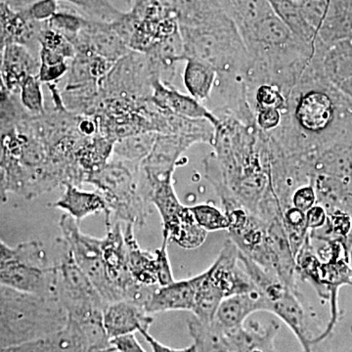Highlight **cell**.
Listing matches in <instances>:
<instances>
[{
  "instance_id": "obj_1",
  "label": "cell",
  "mask_w": 352,
  "mask_h": 352,
  "mask_svg": "<svg viewBox=\"0 0 352 352\" xmlns=\"http://www.w3.org/2000/svg\"><path fill=\"white\" fill-rule=\"evenodd\" d=\"M66 323V311L55 296L0 286V349L48 337Z\"/></svg>"
},
{
  "instance_id": "obj_2",
  "label": "cell",
  "mask_w": 352,
  "mask_h": 352,
  "mask_svg": "<svg viewBox=\"0 0 352 352\" xmlns=\"http://www.w3.org/2000/svg\"><path fill=\"white\" fill-rule=\"evenodd\" d=\"M183 62L196 59L212 65L221 75H247L251 57L237 25L224 12L193 27L179 25Z\"/></svg>"
},
{
  "instance_id": "obj_3",
  "label": "cell",
  "mask_w": 352,
  "mask_h": 352,
  "mask_svg": "<svg viewBox=\"0 0 352 352\" xmlns=\"http://www.w3.org/2000/svg\"><path fill=\"white\" fill-rule=\"evenodd\" d=\"M140 164L112 159L105 166L88 176L87 182L94 185L107 205L105 217L116 221L143 226L151 212L140 180Z\"/></svg>"
},
{
  "instance_id": "obj_4",
  "label": "cell",
  "mask_w": 352,
  "mask_h": 352,
  "mask_svg": "<svg viewBox=\"0 0 352 352\" xmlns=\"http://www.w3.org/2000/svg\"><path fill=\"white\" fill-rule=\"evenodd\" d=\"M59 227L62 247L94 284L104 302L108 305L122 300L109 279L102 254L101 239L82 233L78 222L67 214L60 219Z\"/></svg>"
},
{
  "instance_id": "obj_5",
  "label": "cell",
  "mask_w": 352,
  "mask_h": 352,
  "mask_svg": "<svg viewBox=\"0 0 352 352\" xmlns=\"http://www.w3.org/2000/svg\"><path fill=\"white\" fill-rule=\"evenodd\" d=\"M163 222V233L170 241L184 250H195L205 243L208 232L204 230L189 207L180 203L173 182L160 183L150 197Z\"/></svg>"
},
{
  "instance_id": "obj_6",
  "label": "cell",
  "mask_w": 352,
  "mask_h": 352,
  "mask_svg": "<svg viewBox=\"0 0 352 352\" xmlns=\"http://www.w3.org/2000/svg\"><path fill=\"white\" fill-rule=\"evenodd\" d=\"M64 251L61 261L56 264L55 296L66 311L67 318H80L103 311L107 303L69 252Z\"/></svg>"
},
{
  "instance_id": "obj_7",
  "label": "cell",
  "mask_w": 352,
  "mask_h": 352,
  "mask_svg": "<svg viewBox=\"0 0 352 352\" xmlns=\"http://www.w3.org/2000/svg\"><path fill=\"white\" fill-rule=\"evenodd\" d=\"M155 80L144 53L131 50L113 65L100 83L104 96L132 100H149Z\"/></svg>"
},
{
  "instance_id": "obj_8",
  "label": "cell",
  "mask_w": 352,
  "mask_h": 352,
  "mask_svg": "<svg viewBox=\"0 0 352 352\" xmlns=\"http://www.w3.org/2000/svg\"><path fill=\"white\" fill-rule=\"evenodd\" d=\"M197 143L200 140L192 136L157 134L151 152L140 164L141 179L148 195L153 185L173 179L178 160Z\"/></svg>"
},
{
  "instance_id": "obj_9",
  "label": "cell",
  "mask_w": 352,
  "mask_h": 352,
  "mask_svg": "<svg viewBox=\"0 0 352 352\" xmlns=\"http://www.w3.org/2000/svg\"><path fill=\"white\" fill-rule=\"evenodd\" d=\"M208 270L224 298L256 289L241 263L238 248L230 238L226 241L219 258Z\"/></svg>"
},
{
  "instance_id": "obj_10",
  "label": "cell",
  "mask_w": 352,
  "mask_h": 352,
  "mask_svg": "<svg viewBox=\"0 0 352 352\" xmlns=\"http://www.w3.org/2000/svg\"><path fill=\"white\" fill-rule=\"evenodd\" d=\"M76 50H89L115 64L131 51L109 23L88 19L73 43Z\"/></svg>"
},
{
  "instance_id": "obj_11",
  "label": "cell",
  "mask_w": 352,
  "mask_h": 352,
  "mask_svg": "<svg viewBox=\"0 0 352 352\" xmlns=\"http://www.w3.org/2000/svg\"><path fill=\"white\" fill-rule=\"evenodd\" d=\"M102 317L110 339L140 332L141 330L149 331L154 321L144 307L129 300L108 303L102 311Z\"/></svg>"
},
{
  "instance_id": "obj_12",
  "label": "cell",
  "mask_w": 352,
  "mask_h": 352,
  "mask_svg": "<svg viewBox=\"0 0 352 352\" xmlns=\"http://www.w3.org/2000/svg\"><path fill=\"white\" fill-rule=\"evenodd\" d=\"M151 101L161 110L178 117L206 120L214 127L219 126L220 122L219 118L210 112L201 102L182 94L173 87L164 85L159 80H153Z\"/></svg>"
},
{
  "instance_id": "obj_13",
  "label": "cell",
  "mask_w": 352,
  "mask_h": 352,
  "mask_svg": "<svg viewBox=\"0 0 352 352\" xmlns=\"http://www.w3.org/2000/svg\"><path fill=\"white\" fill-rule=\"evenodd\" d=\"M39 56L19 43H9L4 47L0 60V73L6 89L18 95L21 85L30 76H38Z\"/></svg>"
},
{
  "instance_id": "obj_14",
  "label": "cell",
  "mask_w": 352,
  "mask_h": 352,
  "mask_svg": "<svg viewBox=\"0 0 352 352\" xmlns=\"http://www.w3.org/2000/svg\"><path fill=\"white\" fill-rule=\"evenodd\" d=\"M267 312V302L258 289L224 298L217 308L212 324L221 332H230L243 327L254 312Z\"/></svg>"
},
{
  "instance_id": "obj_15",
  "label": "cell",
  "mask_w": 352,
  "mask_h": 352,
  "mask_svg": "<svg viewBox=\"0 0 352 352\" xmlns=\"http://www.w3.org/2000/svg\"><path fill=\"white\" fill-rule=\"evenodd\" d=\"M198 277L175 281L164 287H157L146 303L145 309L149 314L185 310L193 311Z\"/></svg>"
},
{
  "instance_id": "obj_16",
  "label": "cell",
  "mask_w": 352,
  "mask_h": 352,
  "mask_svg": "<svg viewBox=\"0 0 352 352\" xmlns=\"http://www.w3.org/2000/svg\"><path fill=\"white\" fill-rule=\"evenodd\" d=\"M322 72L328 82L352 99V43H333L322 58Z\"/></svg>"
},
{
  "instance_id": "obj_17",
  "label": "cell",
  "mask_w": 352,
  "mask_h": 352,
  "mask_svg": "<svg viewBox=\"0 0 352 352\" xmlns=\"http://www.w3.org/2000/svg\"><path fill=\"white\" fill-rule=\"evenodd\" d=\"M279 328V324L274 321L267 326L254 321L248 326L222 333L234 352H277L274 340Z\"/></svg>"
},
{
  "instance_id": "obj_18",
  "label": "cell",
  "mask_w": 352,
  "mask_h": 352,
  "mask_svg": "<svg viewBox=\"0 0 352 352\" xmlns=\"http://www.w3.org/2000/svg\"><path fill=\"white\" fill-rule=\"evenodd\" d=\"M124 241L127 251L129 272L136 284L145 287H160L157 283L156 252L145 251L138 245L134 236V226L124 223Z\"/></svg>"
},
{
  "instance_id": "obj_19",
  "label": "cell",
  "mask_w": 352,
  "mask_h": 352,
  "mask_svg": "<svg viewBox=\"0 0 352 352\" xmlns=\"http://www.w3.org/2000/svg\"><path fill=\"white\" fill-rule=\"evenodd\" d=\"M64 187L63 195L51 204V207L64 210L78 223L88 215L105 212L107 210L106 201L99 192L83 191L71 183H66Z\"/></svg>"
},
{
  "instance_id": "obj_20",
  "label": "cell",
  "mask_w": 352,
  "mask_h": 352,
  "mask_svg": "<svg viewBox=\"0 0 352 352\" xmlns=\"http://www.w3.org/2000/svg\"><path fill=\"white\" fill-rule=\"evenodd\" d=\"M273 12L288 27L296 38L305 43L316 44L319 36L314 28L303 18L300 3L296 0H267Z\"/></svg>"
},
{
  "instance_id": "obj_21",
  "label": "cell",
  "mask_w": 352,
  "mask_h": 352,
  "mask_svg": "<svg viewBox=\"0 0 352 352\" xmlns=\"http://www.w3.org/2000/svg\"><path fill=\"white\" fill-rule=\"evenodd\" d=\"M185 63L183 82L190 96L201 103L207 101L217 80V69L212 65L200 60L187 59Z\"/></svg>"
},
{
  "instance_id": "obj_22",
  "label": "cell",
  "mask_w": 352,
  "mask_h": 352,
  "mask_svg": "<svg viewBox=\"0 0 352 352\" xmlns=\"http://www.w3.org/2000/svg\"><path fill=\"white\" fill-rule=\"evenodd\" d=\"M197 277H198V284H197L195 305L192 314L201 323H212L217 308L224 300V296L212 279L210 270H206L205 272L197 275Z\"/></svg>"
},
{
  "instance_id": "obj_23",
  "label": "cell",
  "mask_w": 352,
  "mask_h": 352,
  "mask_svg": "<svg viewBox=\"0 0 352 352\" xmlns=\"http://www.w3.org/2000/svg\"><path fill=\"white\" fill-rule=\"evenodd\" d=\"M179 25L193 27L221 12L215 0H168Z\"/></svg>"
},
{
  "instance_id": "obj_24",
  "label": "cell",
  "mask_w": 352,
  "mask_h": 352,
  "mask_svg": "<svg viewBox=\"0 0 352 352\" xmlns=\"http://www.w3.org/2000/svg\"><path fill=\"white\" fill-rule=\"evenodd\" d=\"M157 134L154 132H142L120 139L113 146V159L126 163L140 164L151 152Z\"/></svg>"
},
{
  "instance_id": "obj_25",
  "label": "cell",
  "mask_w": 352,
  "mask_h": 352,
  "mask_svg": "<svg viewBox=\"0 0 352 352\" xmlns=\"http://www.w3.org/2000/svg\"><path fill=\"white\" fill-rule=\"evenodd\" d=\"M283 223L292 252L296 258L309 233L305 212L292 206L284 210Z\"/></svg>"
},
{
  "instance_id": "obj_26",
  "label": "cell",
  "mask_w": 352,
  "mask_h": 352,
  "mask_svg": "<svg viewBox=\"0 0 352 352\" xmlns=\"http://www.w3.org/2000/svg\"><path fill=\"white\" fill-rule=\"evenodd\" d=\"M43 82L38 76H30L21 85L19 90V101L25 112L31 116L43 115L46 111Z\"/></svg>"
},
{
  "instance_id": "obj_27",
  "label": "cell",
  "mask_w": 352,
  "mask_h": 352,
  "mask_svg": "<svg viewBox=\"0 0 352 352\" xmlns=\"http://www.w3.org/2000/svg\"><path fill=\"white\" fill-rule=\"evenodd\" d=\"M87 21L88 18L82 14L58 10L50 20L45 22V25L53 31L61 34L73 44Z\"/></svg>"
},
{
  "instance_id": "obj_28",
  "label": "cell",
  "mask_w": 352,
  "mask_h": 352,
  "mask_svg": "<svg viewBox=\"0 0 352 352\" xmlns=\"http://www.w3.org/2000/svg\"><path fill=\"white\" fill-rule=\"evenodd\" d=\"M189 208L199 226L208 233L228 230L229 220L223 210L210 204H200Z\"/></svg>"
},
{
  "instance_id": "obj_29",
  "label": "cell",
  "mask_w": 352,
  "mask_h": 352,
  "mask_svg": "<svg viewBox=\"0 0 352 352\" xmlns=\"http://www.w3.org/2000/svg\"><path fill=\"white\" fill-rule=\"evenodd\" d=\"M39 48H43L54 53L58 56L71 61L76 55V50L71 41L59 32L47 28L44 22L43 30L38 38Z\"/></svg>"
},
{
  "instance_id": "obj_30",
  "label": "cell",
  "mask_w": 352,
  "mask_h": 352,
  "mask_svg": "<svg viewBox=\"0 0 352 352\" xmlns=\"http://www.w3.org/2000/svg\"><path fill=\"white\" fill-rule=\"evenodd\" d=\"M168 242H170V239L168 236L163 233V244L160 249L155 252L157 261V283L160 287L168 286L175 281L173 278V270H171L170 258H168Z\"/></svg>"
},
{
  "instance_id": "obj_31",
  "label": "cell",
  "mask_w": 352,
  "mask_h": 352,
  "mask_svg": "<svg viewBox=\"0 0 352 352\" xmlns=\"http://www.w3.org/2000/svg\"><path fill=\"white\" fill-rule=\"evenodd\" d=\"M59 0H38L36 3L28 7L23 12L36 22H47L58 12Z\"/></svg>"
},
{
  "instance_id": "obj_32",
  "label": "cell",
  "mask_w": 352,
  "mask_h": 352,
  "mask_svg": "<svg viewBox=\"0 0 352 352\" xmlns=\"http://www.w3.org/2000/svg\"><path fill=\"white\" fill-rule=\"evenodd\" d=\"M316 191H315L312 179L307 184L298 187L292 196V206L303 212H307V210L316 205Z\"/></svg>"
},
{
  "instance_id": "obj_33",
  "label": "cell",
  "mask_w": 352,
  "mask_h": 352,
  "mask_svg": "<svg viewBox=\"0 0 352 352\" xmlns=\"http://www.w3.org/2000/svg\"><path fill=\"white\" fill-rule=\"evenodd\" d=\"M111 344L113 347V352H146L134 333L113 338L111 339Z\"/></svg>"
},
{
  "instance_id": "obj_34",
  "label": "cell",
  "mask_w": 352,
  "mask_h": 352,
  "mask_svg": "<svg viewBox=\"0 0 352 352\" xmlns=\"http://www.w3.org/2000/svg\"><path fill=\"white\" fill-rule=\"evenodd\" d=\"M307 228L309 231L319 230L325 226L328 214L321 205H315L305 212Z\"/></svg>"
},
{
  "instance_id": "obj_35",
  "label": "cell",
  "mask_w": 352,
  "mask_h": 352,
  "mask_svg": "<svg viewBox=\"0 0 352 352\" xmlns=\"http://www.w3.org/2000/svg\"><path fill=\"white\" fill-rule=\"evenodd\" d=\"M139 333L144 337L146 342L151 346L153 352H198L197 351V347L194 344H192V346L186 347V349H170V347L164 346L163 344H161V342H157L156 339H154V338L150 335L149 331L141 330Z\"/></svg>"
},
{
  "instance_id": "obj_36",
  "label": "cell",
  "mask_w": 352,
  "mask_h": 352,
  "mask_svg": "<svg viewBox=\"0 0 352 352\" xmlns=\"http://www.w3.org/2000/svg\"><path fill=\"white\" fill-rule=\"evenodd\" d=\"M18 245L15 248L8 247L0 240V264L14 259L18 256Z\"/></svg>"
},
{
  "instance_id": "obj_37",
  "label": "cell",
  "mask_w": 352,
  "mask_h": 352,
  "mask_svg": "<svg viewBox=\"0 0 352 352\" xmlns=\"http://www.w3.org/2000/svg\"><path fill=\"white\" fill-rule=\"evenodd\" d=\"M38 0H4V3L7 4L14 11H22L27 9L32 4L36 3Z\"/></svg>"
},
{
  "instance_id": "obj_38",
  "label": "cell",
  "mask_w": 352,
  "mask_h": 352,
  "mask_svg": "<svg viewBox=\"0 0 352 352\" xmlns=\"http://www.w3.org/2000/svg\"><path fill=\"white\" fill-rule=\"evenodd\" d=\"M8 192L6 171L3 168H0V204L6 203Z\"/></svg>"
},
{
  "instance_id": "obj_39",
  "label": "cell",
  "mask_w": 352,
  "mask_h": 352,
  "mask_svg": "<svg viewBox=\"0 0 352 352\" xmlns=\"http://www.w3.org/2000/svg\"><path fill=\"white\" fill-rule=\"evenodd\" d=\"M8 160V152L6 144L4 134L0 133V168H6Z\"/></svg>"
},
{
  "instance_id": "obj_40",
  "label": "cell",
  "mask_w": 352,
  "mask_h": 352,
  "mask_svg": "<svg viewBox=\"0 0 352 352\" xmlns=\"http://www.w3.org/2000/svg\"><path fill=\"white\" fill-rule=\"evenodd\" d=\"M155 2H168V0H134L132 8H142Z\"/></svg>"
},
{
  "instance_id": "obj_41",
  "label": "cell",
  "mask_w": 352,
  "mask_h": 352,
  "mask_svg": "<svg viewBox=\"0 0 352 352\" xmlns=\"http://www.w3.org/2000/svg\"><path fill=\"white\" fill-rule=\"evenodd\" d=\"M347 245H349V263H351L352 270V231L349 234V240H347Z\"/></svg>"
},
{
  "instance_id": "obj_42",
  "label": "cell",
  "mask_w": 352,
  "mask_h": 352,
  "mask_svg": "<svg viewBox=\"0 0 352 352\" xmlns=\"http://www.w3.org/2000/svg\"><path fill=\"white\" fill-rule=\"evenodd\" d=\"M3 1H4V0H0V2H3Z\"/></svg>"
}]
</instances>
